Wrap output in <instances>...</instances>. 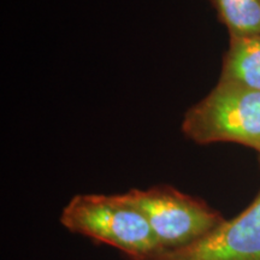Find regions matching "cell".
<instances>
[{
  "label": "cell",
  "mask_w": 260,
  "mask_h": 260,
  "mask_svg": "<svg viewBox=\"0 0 260 260\" xmlns=\"http://www.w3.org/2000/svg\"><path fill=\"white\" fill-rule=\"evenodd\" d=\"M181 129L198 145L233 142L260 154V93L218 81L187 110Z\"/></svg>",
  "instance_id": "cell-2"
},
{
  "label": "cell",
  "mask_w": 260,
  "mask_h": 260,
  "mask_svg": "<svg viewBox=\"0 0 260 260\" xmlns=\"http://www.w3.org/2000/svg\"><path fill=\"white\" fill-rule=\"evenodd\" d=\"M60 223L130 260H152L162 252L145 214L125 193L75 195L61 211Z\"/></svg>",
  "instance_id": "cell-1"
},
{
  "label": "cell",
  "mask_w": 260,
  "mask_h": 260,
  "mask_svg": "<svg viewBox=\"0 0 260 260\" xmlns=\"http://www.w3.org/2000/svg\"><path fill=\"white\" fill-rule=\"evenodd\" d=\"M152 260H260V190L239 216L224 219L193 245Z\"/></svg>",
  "instance_id": "cell-4"
},
{
  "label": "cell",
  "mask_w": 260,
  "mask_h": 260,
  "mask_svg": "<svg viewBox=\"0 0 260 260\" xmlns=\"http://www.w3.org/2000/svg\"><path fill=\"white\" fill-rule=\"evenodd\" d=\"M218 81L260 93V34L229 37Z\"/></svg>",
  "instance_id": "cell-5"
},
{
  "label": "cell",
  "mask_w": 260,
  "mask_h": 260,
  "mask_svg": "<svg viewBox=\"0 0 260 260\" xmlns=\"http://www.w3.org/2000/svg\"><path fill=\"white\" fill-rule=\"evenodd\" d=\"M125 194L145 214L162 252L193 245L224 220L204 200L167 184Z\"/></svg>",
  "instance_id": "cell-3"
},
{
  "label": "cell",
  "mask_w": 260,
  "mask_h": 260,
  "mask_svg": "<svg viewBox=\"0 0 260 260\" xmlns=\"http://www.w3.org/2000/svg\"><path fill=\"white\" fill-rule=\"evenodd\" d=\"M217 17L233 35L260 34V0H209Z\"/></svg>",
  "instance_id": "cell-6"
}]
</instances>
